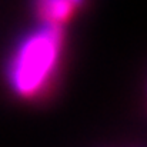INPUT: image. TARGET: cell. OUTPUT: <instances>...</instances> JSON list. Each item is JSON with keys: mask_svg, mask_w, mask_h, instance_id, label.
Instances as JSON below:
<instances>
[{"mask_svg": "<svg viewBox=\"0 0 147 147\" xmlns=\"http://www.w3.org/2000/svg\"><path fill=\"white\" fill-rule=\"evenodd\" d=\"M66 46L64 27L39 23L23 34L4 66V80L11 94L22 101H43L60 79Z\"/></svg>", "mask_w": 147, "mask_h": 147, "instance_id": "1", "label": "cell"}, {"mask_svg": "<svg viewBox=\"0 0 147 147\" xmlns=\"http://www.w3.org/2000/svg\"><path fill=\"white\" fill-rule=\"evenodd\" d=\"M87 0H32L33 16L39 23L64 27L73 22Z\"/></svg>", "mask_w": 147, "mask_h": 147, "instance_id": "2", "label": "cell"}]
</instances>
